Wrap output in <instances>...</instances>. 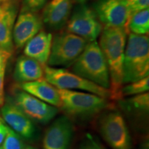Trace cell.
<instances>
[{
  "mask_svg": "<svg viewBox=\"0 0 149 149\" xmlns=\"http://www.w3.org/2000/svg\"><path fill=\"white\" fill-rule=\"evenodd\" d=\"M127 35L124 27L106 26L100 36L99 46L109 68L112 100H120L122 97L123 62Z\"/></svg>",
  "mask_w": 149,
  "mask_h": 149,
  "instance_id": "1",
  "label": "cell"
},
{
  "mask_svg": "<svg viewBox=\"0 0 149 149\" xmlns=\"http://www.w3.org/2000/svg\"><path fill=\"white\" fill-rule=\"evenodd\" d=\"M123 62V84L148 77L149 39L148 35H128Z\"/></svg>",
  "mask_w": 149,
  "mask_h": 149,
  "instance_id": "2",
  "label": "cell"
},
{
  "mask_svg": "<svg viewBox=\"0 0 149 149\" xmlns=\"http://www.w3.org/2000/svg\"><path fill=\"white\" fill-rule=\"evenodd\" d=\"M73 73L109 89L110 76L105 57L96 41L88 42L81 55L71 65Z\"/></svg>",
  "mask_w": 149,
  "mask_h": 149,
  "instance_id": "3",
  "label": "cell"
},
{
  "mask_svg": "<svg viewBox=\"0 0 149 149\" xmlns=\"http://www.w3.org/2000/svg\"><path fill=\"white\" fill-rule=\"evenodd\" d=\"M61 107L72 117L86 118L97 114L109 106L108 99L79 91L58 89Z\"/></svg>",
  "mask_w": 149,
  "mask_h": 149,
  "instance_id": "4",
  "label": "cell"
},
{
  "mask_svg": "<svg viewBox=\"0 0 149 149\" xmlns=\"http://www.w3.org/2000/svg\"><path fill=\"white\" fill-rule=\"evenodd\" d=\"M44 78L58 89L82 91L104 98H111V91L80 77L63 68L43 66Z\"/></svg>",
  "mask_w": 149,
  "mask_h": 149,
  "instance_id": "5",
  "label": "cell"
},
{
  "mask_svg": "<svg viewBox=\"0 0 149 149\" xmlns=\"http://www.w3.org/2000/svg\"><path fill=\"white\" fill-rule=\"evenodd\" d=\"M88 43L84 39L68 32L56 35L52 40L47 66L56 68L71 66Z\"/></svg>",
  "mask_w": 149,
  "mask_h": 149,
  "instance_id": "6",
  "label": "cell"
},
{
  "mask_svg": "<svg viewBox=\"0 0 149 149\" xmlns=\"http://www.w3.org/2000/svg\"><path fill=\"white\" fill-rule=\"evenodd\" d=\"M102 25L94 10L79 3L74 8L66 24L67 32L77 35L88 42L96 41L102 31Z\"/></svg>",
  "mask_w": 149,
  "mask_h": 149,
  "instance_id": "7",
  "label": "cell"
},
{
  "mask_svg": "<svg viewBox=\"0 0 149 149\" xmlns=\"http://www.w3.org/2000/svg\"><path fill=\"white\" fill-rule=\"evenodd\" d=\"M100 133L113 149H131V138L125 120L120 112L106 113L100 120Z\"/></svg>",
  "mask_w": 149,
  "mask_h": 149,
  "instance_id": "8",
  "label": "cell"
},
{
  "mask_svg": "<svg viewBox=\"0 0 149 149\" xmlns=\"http://www.w3.org/2000/svg\"><path fill=\"white\" fill-rule=\"evenodd\" d=\"M14 103L35 122L46 124L57 115L58 109L42 102L25 91H17L15 94Z\"/></svg>",
  "mask_w": 149,
  "mask_h": 149,
  "instance_id": "9",
  "label": "cell"
},
{
  "mask_svg": "<svg viewBox=\"0 0 149 149\" xmlns=\"http://www.w3.org/2000/svg\"><path fill=\"white\" fill-rule=\"evenodd\" d=\"M93 10L101 23L107 27H125L128 20L126 0H97Z\"/></svg>",
  "mask_w": 149,
  "mask_h": 149,
  "instance_id": "10",
  "label": "cell"
},
{
  "mask_svg": "<svg viewBox=\"0 0 149 149\" xmlns=\"http://www.w3.org/2000/svg\"><path fill=\"white\" fill-rule=\"evenodd\" d=\"M73 135V126L68 117L54 121L46 130L43 139L44 149H69Z\"/></svg>",
  "mask_w": 149,
  "mask_h": 149,
  "instance_id": "11",
  "label": "cell"
},
{
  "mask_svg": "<svg viewBox=\"0 0 149 149\" xmlns=\"http://www.w3.org/2000/svg\"><path fill=\"white\" fill-rule=\"evenodd\" d=\"M42 17L37 13L22 11L16 22L13 31V40L17 48H23L35 35L42 31Z\"/></svg>",
  "mask_w": 149,
  "mask_h": 149,
  "instance_id": "12",
  "label": "cell"
},
{
  "mask_svg": "<svg viewBox=\"0 0 149 149\" xmlns=\"http://www.w3.org/2000/svg\"><path fill=\"white\" fill-rule=\"evenodd\" d=\"M3 120L9 128L22 138L31 139L35 137L36 128L31 120L14 102L9 101L1 108Z\"/></svg>",
  "mask_w": 149,
  "mask_h": 149,
  "instance_id": "13",
  "label": "cell"
},
{
  "mask_svg": "<svg viewBox=\"0 0 149 149\" xmlns=\"http://www.w3.org/2000/svg\"><path fill=\"white\" fill-rule=\"evenodd\" d=\"M71 0H51L46 5L42 19L53 30H60L66 25L72 11Z\"/></svg>",
  "mask_w": 149,
  "mask_h": 149,
  "instance_id": "14",
  "label": "cell"
},
{
  "mask_svg": "<svg viewBox=\"0 0 149 149\" xmlns=\"http://www.w3.org/2000/svg\"><path fill=\"white\" fill-rule=\"evenodd\" d=\"M17 12V7L13 3L0 5V49L10 54L13 48V31Z\"/></svg>",
  "mask_w": 149,
  "mask_h": 149,
  "instance_id": "15",
  "label": "cell"
},
{
  "mask_svg": "<svg viewBox=\"0 0 149 149\" xmlns=\"http://www.w3.org/2000/svg\"><path fill=\"white\" fill-rule=\"evenodd\" d=\"M52 40L51 33L40 31L26 43L24 53L25 55L38 61L42 66H46L51 53Z\"/></svg>",
  "mask_w": 149,
  "mask_h": 149,
  "instance_id": "16",
  "label": "cell"
},
{
  "mask_svg": "<svg viewBox=\"0 0 149 149\" xmlns=\"http://www.w3.org/2000/svg\"><path fill=\"white\" fill-rule=\"evenodd\" d=\"M21 88L24 91L45 103L57 108L61 107V99L58 88L48 82L44 78L30 82L22 83Z\"/></svg>",
  "mask_w": 149,
  "mask_h": 149,
  "instance_id": "17",
  "label": "cell"
},
{
  "mask_svg": "<svg viewBox=\"0 0 149 149\" xmlns=\"http://www.w3.org/2000/svg\"><path fill=\"white\" fill-rule=\"evenodd\" d=\"M14 78L18 82L26 83L44 78L43 66L35 59L26 55L19 57L14 70Z\"/></svg>",
  "mask_w": 149,
  "mask_h": 149,
  "instance_id": "18",
  "label": "cell"
},
{
  "mask_svg": "<svg viewBox=\"0 0 149 149\" xmlns=\"http://www.w3.org/2000/svg\"><path fill=\"white\" fill-rule=\"evenodd\" d=\"M125 29L128 35H148L149 31V8L139 10L130 16L126 22Z\"/></svg>",
  "mask_w": 149,
  "mask_h": 149,
  "instance_id": "19",
  "label": "cell"
},
{
  "mask_svg": "<svg viewBox=\"0 0 149 149\" xmlns=\"http://www.w3.org/2000/svg\"><path fill=\"white\" fill-rule=\"evenodd\" d=\"M149 90V77H146L133 82L127 84L125 86H122V96L137 95L148 92Z\"/></svg>",
  "mask_w": 149,
  "mask_h": 149,
  "instance_id": "20",
  "label": "cell"
},
{
  "mask_svg": "<svg viewBox=\"0 0 149 149\" xmlns=\"http://www.w3.org/2000/svg\"><path fill=\"white\" fill-rule=\"evenodd\" d=\"M25 146L21 136L8 127L6 136L1 146L2 149H23Z\"/></svg>",
  "mask_w": 149,
  "mask_h": 149,
  "instance_id": "21",
  "label": "cell"
},
{
  "mask_svg": "<svg viewBox=\"0 0 149 149\" xmlns=\"http://www.w3.org/2000/svg\"><path fill=\"white\" fill-rule=\"evenodd\" d=\"M127 102L128 107L135 111H138L139 113H146L149 108V95L148 93L137 95L129 99Z\"/></svg>",
  "mask_w": 149,
  "mask_h": 149,
  "instance_id": "22",
  "label": "cell"
},
{
  "mask_svg": "<svg viewBox=\"0 0 149 149\" xmlns=\"http://www.w3.org/2000/svg\"><path fill=\"white\" fill-rule=\"evenodd\" d=\"M148 6L149 0H128V20L132 15L137 11L148 8Z\"/></svg>",
  "mask_w": 149,
  "mask_h": 149,
  "instance_id": "23",
  "label": "cell"
},
{
  "mask_svg": "<svg viewBox=\"0 0 149 149\" xmlns=\"http://www.w3.org/2000/svg\"><path fill=\"white\" fill-rule=\"evenodd\" d=\"M48 0H24V6L22 11H31L37 13L44 6Z\"/></svg>",
  "mask_w": 149,
  "mask_h": 149,
  "instance_id": "24",
  "label": "cell"
},
{
  "mask_svg": "<svg viewBox=\"0 0 149 149\" xmlns=\"http://www.w3.org/2000/svg\"><path fill=\"white\" fill-rule=\"evenodd\" d=\"M77 149H106L102 145L91 137H87Z\"/></svg>",
  "mask_w": 149,
  "mask_h": 149,
  "instance_id": "25",
  "label": "cell"
},
{
  "mask_svg": "<svg viewBox=\"0 0 149 149\" xmlns=\"http://www.w3.org/2000/svg\"><path fill=\"white\" fill-rule=\"evenodd\" d=\"M6 64L0 67V107H2L4 104V92H3V85H4V76Z\"/></svg>",
  "mask_w": 149,
  "mask_h": 149,
  "instance_id": "26",
  "label": "cell"
},
{
  "mask_svg": "<svg viewBox=\"0 0 149 149\" xmlns=\"http://www.w3.org/2000/svg\"><path fill=\"white\" fill-rule=\"evenodd\" d=\"M8 126H6L0 121V146L2 144L6 136L7 132H8Z\"/></svg>",
  "mask_w": 149,
  "mask_h": 149,
  "instance_id": "27",
  "label": "cell"
},
{
  "mask_svg": "<svg viewBox=\"0 0 149 149\" xmlns=\"http://www.w3.org/2000/svg\"><path fill=\"white\" fill-rule=\"evenodd\" d=\"M10 56V53H8L0 49V67L3 64H7V61H8Z\"/></svg>",
  "mask_w": 149,
  "mask_h": 149,
  "instance_id": "28",
  "label": "cell"
},
{
  "mask_svg": "<svg viewBox=\"0 0 149 149\" xmlns=\"http://www.w3.org/2000/svg\"><path fill=\"white\" fill-rule=\"evenodd\" d=\"M23 149H37V148L32 146H26Z\"/></svg>",
  "mask_w": 149,
  "mask_h": 149,
  "instance_id": "29",
  "label": "cell"
},
{
  "mask_svg": "<svg viewBox=\"0 0 149 149\" xmlns=\"http://www.w3.org/2000/svg\"><path fill=\"white\" fill-rule=\"evenodd\" d=\"M74 1H77L79 3H85L86 1H89V0H74Z\"/></svg>",
  "mask_w": 149,
  "mask_h": 149,
  "instance_id": "30",
  "label": "cell"
},
{
  "mask_svg": "<svg viewBox=\"0 0 149 149\" xmlns=\"http://www.w3.org/2000/svg\"><path fill=\"white\" fill-rule=\"evenodd\" d=\"M0 149H2V148H1V146H0Z\"/></svg>",
  "mask_w": 149,
  "mask_h": 149,
  "instance_id": "31",
  "label": "cell"
},
{
  "mask_svg": "<svg viewBox=\"0 0 149 149\" xmlns=\"http://www.w3.org/2000/svg\"><path fill=\"white\" fill-rule=\"evenodd\" d=\"M4 1H8V0H4Z\"/></svg>",
  "mask_w": 149,
  "mask_h": 149,
  "instance_id": "32",
  "label": "cell"
},
{
  "mask_svg": "<svg viewBox=\"0 0 149 149\" xmlns=\"http://www.w3.org/2000/svg\"><path fill=\"white\" fill-rule=\"evenodd\" d=\"M0 5H1V1H0Z\"/></svg>",
  "mask_w": 149,
  "mask_h": 149,
  "instance_id": "33",
  "label": "cell"
},
{
  "mask_svg": "<svg viewBox=\"0 0 149 149\" xmlns=\"http://www.w3.org/2000/svg\"><path fill=\"white\" fill-rule=\"evenodd\" d=\"M126 1H128V0H126Z\"/></svg>",
  "mask_w": 149,
  "mask_h": 149,
  "instance_id": "34",
  "label": "cell"
},
{
  "mask_svg": "<svg viewBox=\"0 0 149 149\" xmlns=\"http://www.w3.org/2000/svg\"><path fill=\"white\" fill-rule=\"evenodd\" d=\"M0 1H1V0H0Z\"/></svg>",
  "mask_w": 149,
  "mask_h": 149,
  "instance_id": "35",
  "label": "cell"
}]
</instances>
